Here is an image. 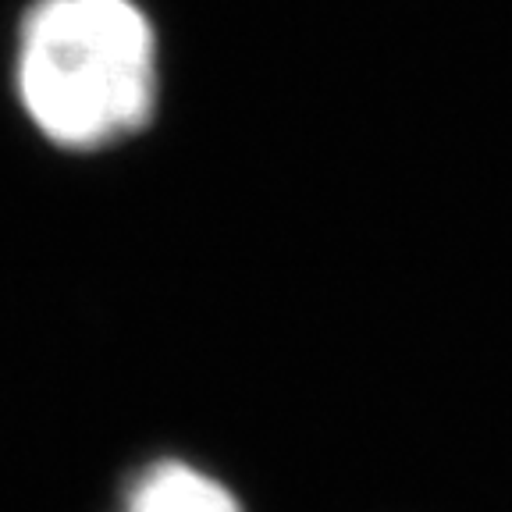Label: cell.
Returning a JSON list of instances; mask_svg holds the SVG:
<instances>
[{
	"mask_svg": "<svg viewBox=\"0 0 512 512\" xmlns=\"http://www.w3.org/2000/svg\"><path fill=\"white\" fill-rule=\"evenodd\" d=\"M160 36L143 0H29L11 89L43 143L100 153L143 136L160 107Z\"/></svg>",
	"mask_w": 512,
	"mask_h": 512,
	"instance_id": "cell-1",
	"label": "cell"
},
{
	"mask_svg": "<svg viewBox=\"0 0 512 512\" xmlns=\"http://www.w3.org/2000/svg\"><path fill=\"white\" fill-rule=\"evenodd\" d=\"M118 512H249L224 477L185 456H157L125 480Z\"/></svg>",
	"mask_w": 512,
	"mask_h": 512,
	"instance_id": "cell-2",
	"label": "cell"
}]
</instances>
